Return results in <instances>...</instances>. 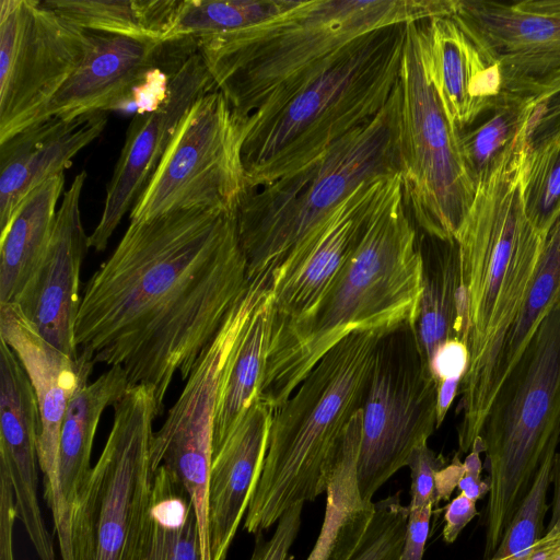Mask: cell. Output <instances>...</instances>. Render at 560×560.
Masks as SVG:
<instances>
[{"instance_id":"obj_7","label":"cell","mask_w":560,"mask_h":560,"mask_svg":"<svg viewBox=\"0 0 560 560\" xmlns=\"http://www.w3.org/2000/svg\"><path fill=\"white\" fill-rule=\"evenodd\" d=\"M400 86L369 122L295 173L247 190L237 226L248 280L269 279L360 184L400 174Z\"/></svg>"},{"instance_id":"obj_20","label":"cell","mask_w":560,"mask_h":560,"mask_svg":"<svg viewBox=\"0 0 560 560\" xmlns=\"http://www.w3.org/2000/svg\"><path fill=\"white\" fill-rule=\"evenodd\" d=\"M179 40L160 42L93 33L92 47L36 120H70L107 112L132 101L133 92L158 69Z\"/></svg>"},{"instance_id":"obj_12","label":"cell","mask_w":560,"mask_h":560,"mask_svg":"<svg viewBox=\"0 0 560 560\" xmlns=\"http://www.w3.org/2000/svg\"><path fill=\"white\" fill-rule=\"evenodd\" d=\"M247 119L217 89L182 119L156 170L131 209L130 221L178 210L237 211L248 188L242 160Z\"/></svg>"},{"instance_id":"obj_41","label":"cell","mask_w":560,"mask_h":560,"mask_svg":"<svg viewBox=\"0 0 560 560\" xmlns=\"http://www.w3.org/2000/svg\"><path fill=\"white\" fill-rule=\"evenodd\" d=\"M16 518L12 482L7 468L0 464V560H14L13 526Z\"/></svg>"},{"instance_id":"obj_9","label":"cell","mask_w":560,"mask_h":560,"mask_svg":"<svg viewBox=\"0 0 560 560\" xmlns=\"http://www.w3.org/2000/svg\"><path fill=\"white\" fill-rule=\"evenodd\" d=\"M103 451L72 505L73 560H133L151 502L154 388L128 387Z\"/></svg>"},{"instance_id":"obj_28","label":"cell","mask_w":560,"mask_h":560,"mask_svg":"<svg viewBox=\"0 0 560 560\" xmlns=\"http://www.w3.org/2000/svg\"><path fill=\"white\" fill-rule=\"evenodd\" d=\"M128 387L124 370L110 366L96 381L82 386L68 404L60 431L59 480L70 516L73 502L92 469L91 454L100 419Z\"/></svg>"},{"instance_id":"obj_31","label":"cell","mask_w":560,"mask_h":560,"mask_svg":"<svg viewBox=\"0 0 560 560\" xmlns=\"http://www.w3.org/2000/svg\"><path fill=\"white\" fill-rule=\"evenodd\" d=\"M44 3L88 32L163 42L177 0H47Z\"/></svg>"},{"instance_id":"obj_44","label":"cell","mask_w":560,"mask_h":560,"mask_svg":"<svg viewBox=\"0 0 560 560\" xmlns=\"http://www.w3.org/2000/svg\"><path fill=\"white\" fill-rule=\"evenodd\" d=\"M476 501L459 492L446 506L444 513L443 539L454 542L462 530L477 516Z\"/></svg>"},{"instance_id":"obj_13","label":"cell","mask_w":560,"mask_h":560,"mask_svg":"<svg viewBox=\"0 0 560 560\" xmlns=\"http://www.w3.org/2000/svg\"><path fill=\"white\" fill-rule=\"evenodd\" d=\"M269 288L268 279L250 281L215 338L200 353L182 394L152 440V470L164 466L184 487L194 505L202 560H211L209 477L219 397L238 341Z\"/></svg>"},{"instance_id":"obj_26","label":"cell","mask_w":560,"mask_h":560,"mask_svg":"<svg viewBox=\"0 0 560 560\" xmlns=\"http://www.w3.org/2000/svg\"><path fill=\"white\" fill-rule=\"evenodd\" d=\"M427 237L430 245L419 244L421 291L413 329L429 363L446 341L465 342L466 306L457 243Z\"/></svg>"},{"instance_id":"obj_38","label":"cell","mask_w":560,"mask_h":560,"mask_svg":"<svg viewBox=\"0 0 560 560\" xmlns=\"http://www.w3.org/2000/svg\"><path fill=\"white\" fill-rule=\"evenodd\" d=\"M304 503L289 509L277 522L273 534L266 538L255 535V546L249 560H293L291 548L302 525Z\"/></svg>"},{"instance_id":"obj_17","label":"cell","mask_w":560,"mask_h":560,"mask_svg":"<svg viewBox=\"0 0 560 560\" xmlns=\"http://www.w3.org/2000/svg\"><path fill=\"white\" fill-rule=\"evenodd\" d=\"M213 90L207 66L195 51L171 75L164 102L153 112L136 113L106 187L102 215L89 236L90 248L102 252L107 247L122 217L148 185L184 116Z\"/></svg>"},{"instance_id":"obj_8","label":"cell","mask_w":560,"mask_h":560,"mask_svg":"<svg viewBox=\"0 0 560 560\" xmlns=\"http://www.w3.org/2000/svg\"><path fill=\"white\" fill-rule=\"evenodd\" d=\"M558 432L560 299L499 388L481 431L489 483L486 560L495 552Z\"/></svg>"},{"instance_id":"obj_37","label":"cell","mask_w":560,"mask_h":560,"mask_svg":"<svg viewBox=\"0 0 560 560\" xmlns=\"http://www.w3.org/2000/svg\"><path fill=\"white\" fill-rule=\"evenodd\" d=\"M411 487V500L409 509H422L428 504L436 502V475L445 467V460L442 455L431 450L428 443L417 447L409 460Z\"/></svg>"},{"instance_id":"obj_5","label":"cell","mask_w":560,"mask_h":560,"mask_svg":"<svg viewBox=\"0 0 560 560\" xmlns=\"http://www.w3.org/2000/svg\"><path fill=\"white\" fill-rule=\"evenodd\" d=\"M406 25L363 34L281 105L247 119L248 190L305 167L383 109L399 82Z\"/></svg>"},{"instance_id":"obj_32","label":"cell","mask_w":560,"mask_h":560,"mask_svg":"<svg viewBox=\"0 0 560 560\" xmlns=\"http://www.w3.org/2000/svg\"><path fill=\"white\" fill-rule=\"evenodd\" d=\"M296 0L178 1L163 42L220 35L261 23L291 8Z\"/></svg>"},{"instance_id":"obj_19","label":"cell","mask_w":560,"mask_h":560,"mask_svg":"<svg viewBox=\"0 0 560 560\" xmlns=\"http://www.w3.org/2000/svg\"><path fill=\"white\" fill-rule=\"evenodd\" d=\"M86 177L81 171L63 192L44 260L14 303L45 340L73 359L80 271L90 248L80 210Z\"/></svg>"},{"instance_id":"obj_3","label":"cell","mask_w":560,"mask_h":560,"mask_svg":"<svg viewBox=\"0 0 560 560\" xmlns=\"http://www.w3.org/2000/svg\"><path fill=\"white\" fill-rule=\"evenodd\" d=\"M422 260L401 176H390L365 233L322 298L295 318L272 320L259 397L273 409L352 332L415 326Z\"/></svg>"},{"instance_id":"obj_30","label":"cell","mask_w":560,"mask_h":560,"mask_svg":"<svg viewBox=\"0 0 560 560\" xmlns=\"http://www.w3.org/2000/svg\"><path fill=\"white\" fill-rule=\"evenodd\" d=\"M271 288L254 311L225 375L215 412L212 447L222 443L259 397L273 320Z\"/></svg>"},{"instance_id":"obj_10","label":"cell","mask_w":560,"mask_h":560,"mask_svg":"<svg viewBox=\"0 0 560 560\" xmlns=\"http://www.w3.org/2000/svg\"><path fill=\"white\" fill-rule=\"evenodd\" d=\"M399 156L406 205L425 236L456 242L476 185L430 79L423 21L406 25L400 68Z\"/></svg>"},{"instance_id":"obj_35","label":"cell","mask_w":560,"mask_h":560,"mask_svg":"<svg viewBox=\"0 0 560 560\" xmlns=\"http://www.w3.org/2000/svg\"><path fill=\"white\" fill-rule=\"evenodd\" d=\"M558 432L551 440L535 478L512 515L500 544L489 560L518 553L537 542L545 534L544 521L549 510L547 494L553 481Z\"/></svg>"},{"instance_id":"obj_11","label":"cell","mask_w":560,"mask_h":560,"mask_svg":"<svg viewBox=\"0 0 560 560\" xmlns=\"http://www.w3.org/2000/svg\"><path fill=\"white\" fill-rule=\"evenodd\" d=\"M438 383L411 325L378 341L361 409L357 476L368 502L438 427Z\"/></svg>"},{"instance_id":"obj_42","label":"cell","mask_w":560,"mask_h":560,"mask_svg":"<svg viewBox=\"0 0 560 560\" xmlns=\"http://www.w3.org/2000/svg\"><path fill=\"white\" fill-rule=\"evenodd\" d=\"M433 506L428 504L422 509H409L405 541L398 560H422Z\"/></svg>"},{"instance_id":"obj_16","label":"cell","mask_w":560,"mask_h":560,"mask_svg":"<svg viewBox=\"0 0 560 560\" xmlns=\"http://www.w3.org/2000/svg\"><path fill=\"white\" fill-rule=\"evenodd\" d=\"M0 337L14 351L34 388L40 418L37 439L46 503L51 512L62 560H73L71 516L60 491L59 441L69 401L84 385L95 363L73 359L45 340L14 304H0Z\"/></svg>"},{"instance_id":"obj_21","label":"cell","mask_w":560,"mask_h":560,"mask_svg":"<svg viewBox=\"0 0 560 560\" xmlns=\"http://www.w3.org/2000/svg\"><path fill=\"white\" fill-rule=\"evenodd\" d=\"M39 409L32 383L14 351L0 341V464L10 476L18 518L39 560H55L38 502Z\"/></svg>"},{"instance_id":"obj_34","label":"cell","mask_w":560,"mask_h":560,"mask_svg":"<svg viewBox=\"0 0 560 560\" xmlns=\"http://www.w3.org/2000/svg\"><path fill=\"white\" fill-rule=\"evenodd\" d=\"M523 194L528 219L547 235L560 215V131L527 150Z\"/></svg>"},{"instance_id":"obj_25","label":"cell","mask_w":560,"mask_h":560,"mask_svg":"<svg viewBox=\"0 0 560 560\" xmlns=\"http://www.w3.org/2000/svg\"><path fill=\"white\" fill-rule=\"evenodd\" d=\"M361 442V410L349 423L326 489L324 520L306 560H352L374 516V502L359 489L357 466Z\"/></svg>"},{"instance_id":"obj_46","label":"cell","mask_w":560,"mask_h":560,"mask_svg":"<svg viewBox=\"0 0 560 560\" xmlns=\"http://www.w3.org/2000/svg\"><path fill=\"white\" fill-rule=\"evenodd\" d=\"M555 492L551 505V517L547 530L560 527V454H556L553 466Z\"/></svg>"},{"instance_id":"obj_15","label":"cell","mask_w":560,"mask_h":560,"mask_svg":"<svg viewBox=\"0 0 560 560\" xmlns=\"http://www.w3.org/2000/svg\"><path fill=\"white\" fill-rule=\"evenodd\" d=\"M500 78V97L535 104L560 93V0H456L451 16Z\"/></svg>"},{"instance_id":"obj_2","label":"cell","mask_w":560,"mask_h":560,"mask_svg":"<svg viewBox=\"0 0 560 560\" xmlns=\"http://www.w3.org/2000/svg\"><path fill=\"white\" fill-rule=\"evenodd\" d=\"M526 160L527 148L518 133L476 185L455 240L469 358L457 406V441L464 454L480 439L494 399L493 378L502 345L532 283L546 237L526 213Z\"/></svg>"},{"instance_id":"obj_27","label":"cell","mask_w":560,"mask_h":560,"mask_svg":"<svg viewBox=\"0 0 560 560\" xmlns=\"http://www.w3.org/2000/svg\"><path fill=\"white\" fill-rule=\"evenodd\" d=\"M63 186L65 174L60 173L35 187L0 236V304L16 303L44 260Z\"/></svg>"},{"instance_id":"obj_29","label":"cell","mask_w":560,"mask_h":560,"mask_svg":"<svg viewBox=\"0 0 560 560\" xmlns=\"http://www.w3.org/2000/svg\"><path fill=\"white\" fill-rule=\"evenodd\" d=\"M133 560H202L194 505L164 466L154 471L151 502Z\"/></svg>"},{"instance_id":"obj_43","label":"cell","mask_w":560,"mask_h":560,"mask_svg":"<svg viewBox=\"0 0 560 560\" xmlns=\"http://www.w3.org/2000/svg\"><path fill=\"white\" fill-rule=\"evenodd\" d=\"M483 453L481 439L478 440L463 462V475L458 481V489L469 499L478 501L489 492L488 481L481 478L482 463L480 454Z\"/></svg>"},{"instance_id":"obj_14","label":"cell","mask_w":560,"mask_h":560,"mask_svg":"<svg viewBox=\"0 0 560 560\" xmlns=\"http://www.w3.org/2000/svg\"><path fill=\"white\" fill-rule=\"evenodd\" d=\"M91 47L92 32L44 2L0 1V143L36 120Z\"/></svg>"},{"instance_id":"obj_33","label":"cell","mask_w":560,"mask_h":560,"mask_svg":"<svg viewBox=\"0 0 560 560\" xmlns=\"http://www.w3.org/2000/svg\"><path fill=\"white\" fill-rule=\"evenodd\" d=\"M528 105L498 96L488 118L458 132L462 156L475 185L513 144L525 122Z\"/></svg>"},{"instance_id":"obj_39","label":"cell","mask_w":560,"mask_h":560,"mask_svg":"<svg viewBox=\"0 0 560 560\" xmlns=\"http://www.w3.org/2000/svg\"><path fill=\"white\" fill-rule=\"evenodd\" d=\"M560 131V93L529 104L521 138L527 150Z\"/></svg>"},{"instance_id":"obj_22","label":"cell","mask_w":560,"mask_h":560,"mask_svg":"<svg viewBox=\"0 0 560 560\" xmlns=\"http://www.w3.org/2000/svg\"><path fill=\"white\" fill-rule=\"evenodd\" d=\"M275 409L258 397L234 430L212 447L208 528L211 560H225L246 514L265 456Z\"/></svg>"},{"instance_id":"obj_23","label":"cell","mask_w":560,"mask_h":560,"mask_svg":"<svg viewBox=\"0 0 560 560\" xmlns=\"http://www.w3.org/2000/svg\"><path fill=\"white\" fill-rule=\"evenodd\" d=\"M106 124L105 112L70 120L51 117L0 143V236L9 229L23 199L70 167L73 158L101 136Z\"/></svg>"},{"instance_id":"obj_45","label":"cell","mask_w":560,"mask_h":560,"mask_svg":"<svg viewBox=\"0 0 560 560\" xmlns=\"http://www.w3.org/2000/svg\"><path fill=\"white\" fill-rule=\"evenodd\" d=\"M462 475L463 463L458 460L456 455L453 463L443 467L436 475V502L450 498L453 489L458 485Z\"/></svg>"},{"instance_id":"obj_4","label":"cell","mask_w":560,"mask_h":560,"mask_svg":"<svg viewBox=\"0 0 560 560\" xmlns=\"http://www.w3.org/2000/svg\"><path fill=\"white\" fill-rule=\"evenodd\" d=\"M456 0H296L256 25L196 40L233 113L264 115L352 40L389 25L452 16Z\"/></svg>"},{"instance_id":"obj_6","label":"cell","mask_w":560,"mask_h":560,"mask_svg":"<svg viewBox=\"0 0 560 560\" xmlns=\"http://www.w3.org/2000/svg\"><path fill=\"white\" fill-rule=\"evenodd\" d=\"M388 331L343 338L275 409L262 469L245 514L247 533H264L295 504L326 492L349 423L362 409L376 346Z\"/></svg>"},{"instance_id":"obj_18","label":"cell","mask_w":560,"mask_h":560,"mask_svg":"<svg viewBox=\"0 0 560 560\" xmlns=\"http://www.w3.org/2000/svg\"><path fill=\"white\" fill-rule=\"evenodd\" d=\"M389 177L360 184L272 273L275 318L299 317L322 298L359 246Z\"/></svg>"},{"instance_id":"obj_1","label":"cell","mask_w":560,"mask_h":560,"mask_svg":"<svg viewBox=\"0 0 560 560\" xmlns=\"http://www.w3.org/2000/svg\"><path fill=\"white\" fill-rule=\"evenodd\" d=\"M237 211L178 210L130 221L85 283L78 354L154 388L159 415L175 373L186 381L249 287Z\"/></svg>"},{"instance_id":"obj_24","label":"cell","mask_w":560,"mask_h":560,"mask_svg":"<svg viewBox=\"0 0 560 560\" xmlns=\"http://www.w3.org/2000/svg\"><path fill=\"white\" fill-rule=\"evenodd\" d=\"M423 27L430 79L450 122L460 132L494 105L499 74L451 16L423 21Z\"/></svg>"},{"instance_id":"obj_36","label":"cell","mask_w":560,"mask_h":560,"mask_svg":"<svg viewBox=\"0 0 560 560\" xmlns=\"http://www.w3.org/2000/svg\"><path fill=\"white\" fill-rule=\"evenodd\" d=\"M398 491L374 502V516L352 560H398L402 550L409 508Z\"/></svg>"},{"instance_id":"obj_40","label":"cell","mask_w":560,"mask_h":560,"mask_svg":"<svg viewBox=\"0 0 560 560\" xmlns=\"http://www.w3.org/2000/svg\"><path fill=\"white\" fill-rule=\"evenodd\" d=\"M468 360L465 342L453 339L436 349L429 362V368L438 384L446 381L462 382L468 368Z\"/></svg>"}]
</instances>
